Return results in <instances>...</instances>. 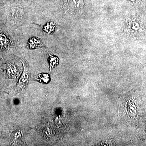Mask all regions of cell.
Masks as SVG:
<instances>
[{"label":"cell","mask_w":146,"mask_h":146,"mask_svg":"<svg viewBox=\"0 0 146 146\" xmlns=\"http://www.w3.org/2000/svg\"><path fill=\"white\" fill-rule=\"evenodd\" d=\"M22 63L23 65V72L16 85V89L18 91H23L26 89L30 77V70L27 64L23 60H22Z\"/></svg>","instance_id":"obj_1"},{"label":"cell","mask_w":146,"mask_h":146,"mask_svg":"<svg viewBox=\"0 0 146 146\" xmlns=\"http://www.w3.org/2000/svg\"><path fill=\"white\" fill-rule=\"evenodd\" d=\"M29 44L30 48L34 49L43 46V43L40 39L35 37H33L29 39Z\"/></svg>","instance_id":"obj_2"},{"label":"cell","mask_w":146,"mask_h":146,"mask_svg":"<svg viewBox=\"0 0 146 146\" xmlns=\"http://www.w3.org/2000/svg\"><path fill=\"white\" fill-rule=\"evenodd\" d=\"M36 80L40 83L47 84L49 82L50 78L48 74L41 73L36 76Z\"/></svg>","instance_id":"obj_3"},{"label":"cell","mask_w":146,"mask_h":146,"mask_svg":"<svg viewBox=\"0 0 146 146\" xmlns=\"http://www.w3.org/2000/svg\"><path fill=\"white\" fill-rule=\"evenodd\" d=\"M49 61L50 70H51L57 66L58 64L59 59L56 56L49 54Z\"/></svg>","instance_id":"obj_4"},{"label":"cell","mask_w":146,"mask_h":146,"mask_svg":"<svg viewBox=\"0 0 146 146\" xmlns=\"http://www.w3.org/2000/svg\"><path fill=\"white\" fill-rule=\"evenodd\" d=\"M55 29V26L54 24L52 23H48L46 26H45L44 31L46 33L49 34L54 31Z\"/></svg>","instance_id":"obj_5"}]
</instances>
